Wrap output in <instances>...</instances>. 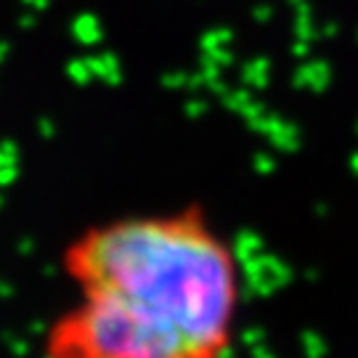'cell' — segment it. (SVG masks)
<instances>
[{
  "instance_id": "obj_1",
  "label": "cell",
  "mask_w": 358,
  "mask_h": 358,
  "mask_svg": "<svg viewBox=\"0 0 358 358\" xmlns=\"http://www.w3.org/2000/svg\"><path fill=\"white\" fill-rule=\"evenodd\" d=\"M43 358H229L242 263L202 207L112 215L66 242Z\"/></svg>"
}]
</instances>
